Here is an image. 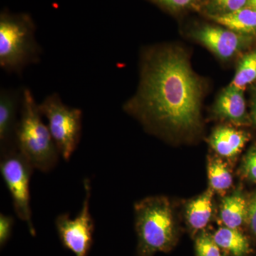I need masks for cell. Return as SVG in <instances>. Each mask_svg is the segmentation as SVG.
I'll return each mask as SVG.
<instances>
[{"label": "cell", "instance_id": "obj_25", "mask_svg": "<svg viewBox=\"0 0 256 256\" xmlns=\"http://www.w3.org/2000/svg\"><path fill=\"white\" fill-rule=\"evenodd\" d=\"M248 6H252V8L256 9V0H248Z\"/></svg>", "mask_w": 256, "mask_h": 256}, {"label": "cell", "instance_id": "obj_8", "mask_svg": "<svg viewBox=\"0 0 256 256\" xmlns=\"http://www.w3.org/2000/svg\"><path fill=\"white\" fill-rule=\"evenodd\" d=\"M194 36L224 60H229L238 53L250 38L227 28L210 25L197 30L194 32Z\"/></svg>", "mask_w": 256, "mask_h": 256}, {"label": "cell", "instance_id": "obj_10", "mask_svg": "<svg viewBox=\"0 0 256 256\" xmlns=\"http://www.w3.org/2000/svg\"><path fill=\"white\" fill-rule=\"evenodd\" d=\"M214 114L220 118L238 126L250 124L244 90L232 84L226 88L216 101Z\"/></svg>", "mask_w": 256, "mask_h": 256}, {"label": "cell", "instance_id": "obj_13", "mask_svg": "<svg viewBox=\"0 0 256 256\" xmlns=\"http://www.w3.org/2000/svg\"><path fill=\"white\" fill-rule=\"evenodd\" d=\"M220 216L225 226L228 228H238L247 222L248 202L242 192H234L224 198Z\"/></svg>", "mask_w": 256, "mask_h": 256}, {"label": "cell", "instance_id": "obj_6", "mask_svg": "<svg viewBox=\"0 0 256 256\" xmlns=\"http://www.w3.org/2000/svg\"><path fill=\"white\" fill-rule=\"evenodd\" d=\"M0 156V172L12 198L15 213L26 224L30 234L35 236L30 192V180L34 168L18 149Z\"/></svg>", "mask_w": 256, "mask_h": 256}, {"label": "cell", "instance_id": "obj_20", "mask_svg": "<svg viewBox=\"0 0 256 256\" xmlns=\"http://www.w3.org/2000/svg\"><path fill=\"white\" fill-rule=\"evenodd\" d=\"M242 172L248 180L256 183V146L252 148L244 158Z\"/></svg>", "mask_w": 256, "mask_h": 256}, {"label": "cell", "instance_id": "obj_19", "mask_svg": "<svg viewBox=\"0 0 256 256\" xmlns=\"http://www.w3.org/2000/svg\"><path fill=\"white\" fill-rule=\"evenodd\" d=\"M197 256H222L220 247L210 234L202 233L196 240Z\"/></svg>", "mask_w": 256, "mask_h": 256}, {"label": "cell", "instance_id": "obj_4", "mask_svg": "<svg viewBox=\"0 0 256 256\" xmlns=\"http://www.w3.org/2000/svg\"><path fill=\"white\" fill-rule=\"evenodd\" d=\"M138 252L152 256L169 250L176 239V226L168 198L149 197L134 206Z\"/></svg>", "mask_w": 256, "mask_h": 256}, {"label": "cell", "instance_id": "obj_2", "mask_svg": "<svg viewBox=\"0 0 256 256\" xmlns=\"http://www.w3.org/2000/svg\"><path fill=\"white\" fill-rule=\"evenodd\" d=\"M42 116L33 94L24 88L16 129V146L34 169L48 172L58 163L60 154Z\"/></svg>", "mask_w": 256, "mask_h": 256}, {"label": "cell", "instance_id": "obj_18", "mask_svg": "<svg viewBox=\"0 0 256 256\" xmlns=\"http://www.w3.org/2000/svg\"><path fill=\"white\" fill-rule=\"evenodd\" d=\"M248 0H210L207 4L208 16L230 14L246 8Z\"/></svg>", "mask_w": 256, "mask_h": 256}, {"label": "cell", "instance_id": "obj_23", "mask_svg": "<svg viewBox=\"0 0 256 256\" xmlns=\"http://www.w3.org/2000/svg\"><path fill=\"white\" fill-rule=\"evenodd\" d=\"M247 223L252 233L256 236V193L248 202Z\"/></svg>", "mask_w": 256, "mask_h": 256}, {"label": "cell", "instance_id": "obj_12", "mask_svg": "<svg viewBox=\"0 0 256 256\" xmlns=\"http://www.w3.org/2000/svg\"><path fill=\"white\" fill-rule=\"evenodd\" d=\"M208 16L224 28L240 34L256 36V9L252 6H246L230 14Z\"/></svg>", "mask_w": 256, "mask_h": 256}, {"label": "cell", "instance_id": "obj_15", "mask_svg": "<svg viewBox=\"0 0 256 256\" xmlns=\"http://www.w3.org/2000/svg\"><path fill=\"white\" fill-rule=\"evenodd\" d=\"M213 238L218 247L234 256H244L248 252V242L238 228L222 227L216 232Z\"/></svg>", "mask_w": 256, "mask_h": 256}, {"label": "cell", "instance_id": "obj_5", "mask_svg": "<svg viewBox=\"0 0 256 256\" xmlns=\"http://www.w3.org/2000/svg\"><path fill=\"white\" fill-rule=\"evenodd\" d=\"M38 109L48 120V129L60 156L68 161L82 138V110L65 105L57 94L47 96L38 104Z\"/></svg>", "mask_w": 256, "mask_h": 256}, {"label": "cell", "instance_id": "obj_7", "mask_svg": "<svg viewBox=\"0 0 256 256\" xmlns=\"http://www.w3.org/2000/svg\"><path fill=\"white\" fill-rule=\"evenodd\" d=\"M85 198L82 210L74 218L68 214L56 217V228L64 247L72 250L76 256H88L92 242L95 224L90 212L92 186L89 178L84 182Z\"/></svg>", "mask_w": 256, "mask_h": 256}, {"label": "cell", "instance_id": "obj_3", "mask_svg": "<svg viewBox=\"0 0 256 256\" xmlns=\"http://www.w3.org/2000/svg\"><path fill=\"white\" fill-rule=\"evenodd\" d=\"M36 25L28 13H0V66L9 74H21L24 69L41 60Z\"/></svg>", "mask_w": 256, "mask_h": 256}, {"label": "cell", "instance_id": "obj_16", "mask_svg": "<svg viewBox=\"0 0 256 256\" xmlns=\"http://www.w3.org/2000/svg\"><path fill=\"white\" fill-rule=\"evenodd\" d=\"M210 188L214 191L224 193L233 184V178L226 164L220 159H212L208 166Z\"/></svg>", "mask_w": 256, "mask_h": 256}, {"label": "cell", "instance_id": "obj_17", "mask_svg": "<svg viewBox=\"0 0 256 256\" xmlns=\"http://www.w3.org/2000/svg\"><path fill=\"white\" fill-rule=\"evenodd\" d=\"M256 82V50L246 54L240 60L232 85L244 90Z\"/></svg>", "mask_w": 256, "mask_h": 256}, {"label": "cell", "instance_id": "obj_14", "mask_svg": "<svg viewBox=\"0 0 256 256\" xmlns=\"http://www.w3.org/2000/svg\"><path fill=\"white\" fill-rule=\"evenodd\" d=\"M214 190L208 188L186 207V217L188 225L194 230L204 228L210 222L212 212Z\"/></svg>", "mask_w": 256, "mask_h": 256}, {"label": "cell", "instance_id": "obj_21", "mask_svg": "<svg viewBox=\"0 0 256 256\" xmlns=\"http://www.w3.org/2000/svg\"><path fill=\"white\" fill-rule=\"evenodd\" d=\"M172 12H180L196 6L201 0H152Z\"/></svg>", "mask_w": 256, "mask_h": 256}, {"label": "cell", "instance_id": "obj_9", "mask_svg": "<svg viewBox=\"0 0 256 256\" xmlns=\"http://www.w3.org/2000/svg\"><path fill=\"white\" fill-rule=\"evenodd\" d=\"M22 101V90H0V156L18 150L16 133Z\"/></svg>", "mask_w": 256, "mask_h": 256}, {"label": "cell", "instance_id": "obj_24", "mask_svg": "<svg viewBox=\"0 0 256 256\" xmlns=\"http://www.w3.org/2000/svg\"><path fill=\"white\" fill-rule=\"evenodd\" d=\"M252 118L256 124V90L252 96Z\"/></svg>", "mask_w": 256, "mask_h": 256}, {"label": "cell", "instance_id": "obj_11", "mask_svg": "<svg viewBox=\"0 0 256 256\" xmlns=\"http://www.w3.org/2000/svg\"><path fill=\"white\" fill-rule=\"evenodd\" d=\"M248 139V134L244 131L228 126H220L212 133L210 142L220 156L233 158L242 151Z\"/></svg>", "mask_w": 256, "mask_h": 256}, {"label": "cell", "instance_id": "obj_1", "mask_svg": "<svg viewBox=\"0 0 256 256\" xmlns=\"http://www.w3.org/2000/svg\"><path fill=\"white\" fill-rule=\"evenodd\" d=\"M202 95L184 52L156 47L143 54L139 88L124 109L149 127L191 132L200 126Z\"/></svg>", "mask_w": 256, "mask_h": 256}, {"label": "cell", "instance_id": "obj_22", "mask_svg": "<svg viewBox=\"0 0 256 256\" xmlns=\"http://www.w3.org/2000/svg\"><path fill=\"white\" fill-rule=\"evenodd\" d=\"M14 220L12 216L0 214V246H4L9 240L12 232Z\"/></svg>", "mask_w": 256, "mask_h": 256}]
</instances>
